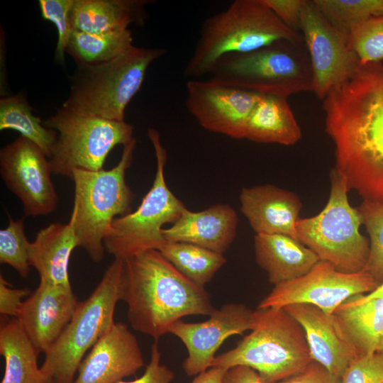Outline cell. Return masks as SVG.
Listing matches in <instances>:
<instances>
[{"label":"cell","instance_id":"cell-17","mask_svg":"<svg viewBox=\"0 0 383 383\" xmlns=\"http://www.w3.org/2000/svg\"><path fill=\"white\" fill-rule=\"evenodd\" d=\"M79 303L71 285L42 282L24 300L16 318L39 354H45L57 340Z\"/></svg>","mask_w":383,"mask_h":383},{"label":"cell","instance_id":"cell-28","mask_svg":"<svg viewBox=\"0 0 383 383\" xmlns=\"http://www.w3.org/2000/svg\"><path fill=\"white\" fill-rule=\"evenodd\" d=\"M0 130H13L36 145L50 159L57 140V133L33 114L25 94L4 95L0 99Z\"/></svg>","mask_w":383,"mask_h":383},{"label":"cell","instance_id":"cell-34","mask_svg":"<svg viewBox=\"0 0 383 383\" xmlns=\"http://www.w3.org/2000/svg\"><path fill=\"white\" fill-rule=\"evenodd\" d=\"M349 45L362 63L383 59V15L371 17L357 25L349 37Z\"/></svg>","mask_w":383,"mask_h":383},{"label":"cell","instance_id":"cell-44","mask_svg":"<svg viewBox=\"0 0 383 383\" xmlns=\"http://www.w3.org/2000/svg\"><path fill=\"white\" fill-rule=\"evenodd\" d=\"M376 352H377V353H380L381 355H383V331H382V333L381 335V338H380L379 345H378V347H377V349Z\"/></svg>","mask_w":383,"mask_h":383},{"label":"cell","instance_id":"cell-11","mask_svg":"<svg viewBox=\"0 0 383 383\" xmlns=\"http://www.w3.org/2000/svg\"><path fill=\"white\" fill-rule=\"evenodd\" d=\"M43 124L57 133V140L49 159L52 171L72 179L77 169H104L109 152L134 138L133 127L125 121L109 120L74 111L61 106Z\"/></svg>","mask_w":383,"mask_h":383},{"label":"cell","instance_id":"cell-19","mask_svg":"<svg viewBox=\"0 0 383 383\" xmlns=\"http://www.w3.org/2000/svg\"><path fill=\"white\" fill-rule=\"evenodd\" d=\"M283 308L303 328L312 359L340 378L359 357L333 315L309 304H295Z\"/></svg>","mask_w":383,"mask_h":383},{"label":"cell","instance_id":"cell-7","mask_svg":"<svg viewBox=\"0 0 383 383\" xmlns=\"http://www.w3.org/2000/svg\"><path fill=\"white\" fill-rule=\"evenodd\" d=\"M210 74L216 81L262 95L287 99L312 91L313 72L304 37L224 56Z\"/></svg>","mask_w":383,"mask_h":383},{"label":"cell","instance_id":"cell-9","mask_svg":"<svg viewBox=\"0 0 383 383\" xmlns=\"http://www.w3.org/2000/svg\"><path fill=\"white\" fill-rule=\"evenodd\" d=\"M331 181L326 206L318 214L297 221L296 238L320 260L331 263L338 270L362 272L369 257L370 244L360 233V214L349 203L345 178L335 167Z\"/></svg>","mask_w":383,"mask_h":383},{"label":"cell","instance_id":"cell-40","mask_svg":"<svg viewBox=\"0 0 383 383\" xmlns=\"http://www.w3.org/2000/svg\"><path fill=\"white\" fill-rule=\"evenodd\" d=\"M340 378L312 360L296 374L276 383H340Z\"/></svg>","mask_w":383,"mask_h":383},{"label":"cell","instance_id":"cell-21","mask_svg":"<svg viewBox=\"0 0 383 383\" xmlns=\"http://www.w3.org/2000/svg\"><path fill=\"white\" fill-rule=\"evenodd\" d=\"M238 223L231 206L217 204L196 212L186 209L162 234L166 242L192 243L223 254L236 236Z\"/></svg>","mask_w":383,"mask_h":383},{"label":"cell","instance_id":"cell-22","mask_svg":"<svg viewBox=\"0 0 383 383\" xmlns=\"http://www.w3.org/2000/svg\"><path fill=\"white\" fill-rule=\"evenodd\" d=\"M254 249L257 263L274 286L306 274L320 261L311 249L286 235L256 234Z\"/></svg>","mask_w":383,"mask_h":383},{"label":"cell","instance_id":"cell-25","mask_svg":"<svg viewBox=\"0 0 383 383\" xmlns=\"http://www.w3.org/2000/svg\"><path fill=\"white\" fill-rule=\"evenodd\" d=\"M301 138V128L287 99L260 94L248 121L245 138L257 143L292 145Z\"/></svg>","mask_w":383,"mask_h":383},{"label":"cell","instance_id":"cell-10","mask_svg":"<svg viewBox=\"0 0 383 383\" xmlns=\"http://www.w3.org/2000/svg\"><path fill=\"white\" fill-rule=\"evenodd\" d=\"M148 137L157 160L152 187L135 211L113 221L104 239L105 250L123 260L146 250H159L166 243L162 226L174 223L187 209L166 184L164 170L167 152L159 132L150 128Z\"/></svg>","mask_w":383,"mask_h":383},{"label":"cell","instance_id":"cell-1","mask_svg":"<svg viewBox=\"0 0 383 383\" xmlns=\"http://www.w3.org/2000/svg\"><path fill=\"white\" fill-rule=\"evenodd\" d=\"M335 168L349 190L383 204V64L362 63L322 100Z\"/></svg>","mask_w":383,"mask_h":383},{"label":"cell","instance_id":"cell-6","mask_svg":"<svg viewBox=\"0 0 383 383\" xmlns=\"http://www.w3.org/2000/svg\"><path fill=\"white\" fill-rule=\"evenodd\" d=\"M160 48L132 46L116 58L95 65L77 66L62 107L123 121L126 109L142 87L152 62L165 55Z\"/></svg>","mask_w":383,"mask_h":383},{"label":"cell","instance_id":"cell-41","mask_svg":"<svg viewBox=\"0 0 383 383\" xmlns=\"http://www.w3.org/2000/svg\"><path fill=\"white\" fill-rule=\"evenodd\" d=\"M223 383H265L258 373L253 369L237 365L227 370Z\"/></svg>","mask_w":383,"mask_h":383},{"label":"cell","instance_id":"cell-23","mask_svg":"<svg viewBox=\"0 0 383 383\" xmlns=\"http://www.w3.org/2000/svg\"><path fill=\"white\" fill-rule=\"evenodd\" d=\"M79 247L72 223H52L40 229L30 243V266L35 269L40 282L71 285L68 267L73 250Z\"/></svg>","mask_w":383,"mask_h":383},{"label":"cell","instance_id":"cell-12","mask_svg":"<svg viewBox=\"0 0 383 383\" xmlns=\"http://www.w3.org/2000/svg\"><path fill=\"white\" fill-rule=\"evenodd\" d=\"M378 286L365 271L344 272L331 263L320 260L306 274L274 286L257 308H283L295 304H309L327 314H333L349 298L371 292Z\"/></svg>","mask_w":383,"mask_h":383},{"label":"cell","instance_id":"cell-24","mask_svg":"<svg viewBox=\"0 0 383 383\" xmlns=\"http://www.w3.org/2000/svg\"><path fill=\"white\" fill-rule=\"evenodd\" d=\"M147 0H74L70 12L72 30L100 33L143 26Z\"/></svg>","mask_w":383,"mask_h":383},{"label":"cell","instance_id":"cell-15","mask_svg":"<svg viewBox=\"0 0 383 383\" xmlns=\"http://www.w3.org/2000/svg\"><path fill=\"white\" fill-rule=\"evenodd\" d=\"M186 91V108L201 126L232 138H245L260 94L211 78L188 80Z\"/></svg>","mask_w":383,"mask_h":383},{"label":"cell","instance_id":"cell-39","mask_svg":"<svg viewBox=\"0 0 383 383\" xmlns=\"http://www.w3.org/2000/svg\"><path fill=\"white\" fill-rule=\"evenodd\" d=\"M277 16L289 28L299 33L305 0H264Z\"/></svg>","mask_w":383,"mask_h":383},{"label":"cell","instance_id":"cell-3","mask_svg":"<svg viewBox=\"0 0 383 383\" xmlns=\"http://www.w3.org/2000/svg\"><path fill=\"white\" fill-rule=\"evenodd\" d=\"M301 38L302 34L287 26L264 0H235L204 20L184 75L193 79L211 74L224 56Z\"/></svg>","mask_w":383,"mask_h":383},{"label":"cell","instance_id":"cell-35","mask_svg":"<svg viewBox=\"0 0 383 383\" xmlns=\"http://www.w3.org/2000/svg\"><path fill=\"white\" fill-rule=\"evenodd\" d=\"M74 0H39L38 6L44 20L54 23L57 30L55 57L58 63H65L66 47L72 30L70 12Z\"/></svg>","mask_w":383,"mask_h":383},{"label":"cell","instance_id":"cell-2","mask_svg":"<svg viewBox=\"0 0 383 383\" xmlns=\"http://www.w3.org/2000/svg\"><path fill=\"white\" fill-rule=\"evenodd\" d=\"M121 300L133 329L155 340L182 318L215 310L204 287L184 276L157 250L124 260Z\"/></svg>","mask_w":383,"mask_h":383},{"label":"cell","instance_id":"cell-13","mask_svg":"<svg viewBox=\"0 0 383 383\" xmlns=\"http://www.w3.org/2000/svg\"><path fill=\"white\" fill-rule=\"evenodd\" d=\"M313 72L312 91L321 100L350 78L362 62L348 38L323 16L313 0H305L301 21Z\"/></svg>","mask_w":383,"mask_h":383},{"label":"cell","instance_id":"cell-32","mask_svg":"<svg viewBox=\"0 0 383 383\" xmlns=\"http://www.w3.org/2000/svg\"><path fill=\"white\" fill-rule=\"evenodd\" d=\"M357 209L370 237L369 257L363 271L380 284L383 282V204L363 200Z\"/></svg>","mask_w":383,"mask_h":383},{"label":"cell","instance_id":"cell-38","mask_svg":"<svg viewBox=\"0 0 383 383\" xmlns=\"http://www.w3.org/2000/svg\"><path fill=\"white\" fill-rule=\"evenodd\" d=\"M28 288H13L0 275V313L4 316L16 318L24 298L30 295Z\"/></svg>","mask_w":383,"mask_h":383},{"label":"cell","instance_id":"cell-18","mask_svg":"<svg viewBox=\"0 0 383 383\" xmlns=\"http://www.w3.org/2000/svg\"><path fill=\"white\" fill-rule=\"evenodd\" d=\"M143 366L136 337L126 324L115 322L83 358L72 383H115Z\"/></svg>","mask_w":383,"mask_h":383},{"label":"cell","instance_id":"cell-33","mask_svg":"<svg viewBox=\"0 0 383 383\" xmlns=\"http://www.w3.org/2000/svg\"><path fill=\"white\" fill-rule=\"evenodd\" d=\"M7 226L0 230V262L13 268L26 278L30 271L28 254L30 242L26 233L24 218L14 220L8 214Z\"/></svg>","mask_w":383,"mask_h":383},{"label":"cell","instance_id":"cell-20","mask_svg":"<svg viewBox=\"0 0 383 383\" xmlns=\"http://www.w3.org/2000/svg\"><path fill=\"white\" fill-rule=\"evenodd\" d=\"M240 211L256 234H282L296 238V223L302 204L294 192L272 184L244 187Z\"/></svg>","mask_w":383,"mask_h":383},{"label":"cell","instance_id":"cell-37","mask_svg":"<svg viewBox=\"0 0 383 383\" xmlns=\"http://www.w3.org/2000/svg\"><path fill=\"white\" fill-rule=\"evenodd\" d=\"M160 358L161 353L155 340L151 347L150 362L142 376L133 381L120 380L115 383H170L174 374L166 365L160 364Z\"/></svg>","mask_w":383,"mask_h":383},{"label":"cell","instance_id":"cell-8","mask_svg":"<svg viewBox=\"0 0 383 383\" xmlns=\"http://www.w3.org/2000/svg\"><path fill=\"white\" fill-rule=\"evenodd\" d=\"M123 279L124 260L115 258L93 292L79 301L70 323L45 353L40 369L52 383H72L87 351L113 325Z\"/></svg>","mask_w":383,"mask_h":383},{"label":"cell","instance_id":"cell-36","mask_svg":"<svg viewBox=\"0 0 383 383\" xmlns=\"http://www.w3.org/2000/svg\"><path fill=\"white\" fill-rule=\"evenodd\" d=\"M340 383H383V355L375 352L357 357L340 377Z\"/></svg>","mask_w":383,"mask_h":383},{"label":"cell","instance_id":"cell-27","mask_svg":"<svg viewBox=\"0 0 383 383\" xmlns=\"http://www.w3.org/2000/svg\"><path fill=\"white\" fill-rule=\"evenodd\" d=\"M332 315L358 357L377 351L383 331V300L360 304L344 301Z\"/></svg>","mask_w":383,"mask_h":383},{"label":"cell","instance_id":"cell-31","mask_svg":"<svg viewBox=\"0 0 383 383\" xmlns=\"http://www.w3.org/2000/svg\"><path fill=\"white\" fill-rule=\"evenodd\" d=\"M326 19L349 37L361 22L383 15V0H313Z\"/></svg>","mask_w":383,"mask_h":383},{"label":"cell","instance_id":"cell-29","mask_svg":"<svg viewBox=\"0 0 383 383\" xmlns=\"http://www.w3.org/2000/svg\"><path fill=\"white\" fill-rule=\"evenodd\" d=\"M131 30H114L91 33L72 30L65 52L77 64L95 65L109 62L120 56L134 45Z\"/></svg>","mask_w":383,"mask_h":383},{"label":"cell","instance_id":"cell-30","mask_svg":"<svg viewBox=\"0 0 383 383\" xmlns=\"http://www.w3.org/2000/svg\"><path fill=\"white\" fill-rule=\"evenodd\" d=\"M179 272L204 287L226 263L223 254L183 242H166L159 250Z\"/></svg>","mask_w":383,"mask_h":383},{"label":"cell","instance_id":"cell-26","mask_svg":"<svg viewBox=\"0 0 383 383\" xmlns=\"http://www.w3.org/2000/svg\"><path fill=\"white\" fill-rule=\"evenodd\" d=\"M0 354L5 360L1 383H52L38 365L39 353L16 318L1 321Z\"/></svg>","mask_w":383,"mask_h":383},{"label":"cell","instance_id":"cell-14","mask_svg":"<svg viewBox=\"0 0 383 383\" xmlns=\"http://www.w3.org/2000/svg\"><path fill=\"white\" fill-rule=\"evenodd\" d=\"M49 159L33 143L20 135L0 150V174L22 202L25 216L55 211L58 196L51 180Z\"/></svg>","mask_w":383,"mask_h":383},{"label":"cell","instance_id":"cell-16","mask_svg":"<svg viewBox=\"0 0 383 383\" xmlns=\"http://www.w3.org/2000/svg\"><path fill=\"white\" fill-rule=\"evenodd\" d=\"M209 316L208 320L199 323L179 320L169 329V333L179 338L187 350L188 356L182 367L188 376L197 375L211 367L215 353L224 340L251 331L256 321L255 311L235 303L215 309Z\"/></svg>","mask_w":383,"mask_h":383},{"label":"cell","instance_id":"cell-43","mask_svg":"<svg viewBox=\"0 0 383 383\" xmlns=\"http://www.w3.org/2000/svg\"><path fill=\"white\" fill-rule=\"evenodd\" d=\"M374 299L383 300V282L367 294H357L349 298L345 301L350 304H360Z\"/></svg>","mask_w":383,"mask_h":383},{"label":"cell","instance_id":"cell-42","mask_svg":"<svg viewBox=\"0 0 383 383\" xmlns=\"http://www.w3.org/2000/svg\"><path fill=\"white\" fill-rule=\"evenodd\" d=\"M227 370L211 367L196 376L191 383H223Z\"/></svg>","mask_w":383,"mask_h":383},{"label":"cell","instance_id":"cell-5","mask_svg":"<svg viewBox=\"0 0 383 383\" xmlns=\"http://www.w3.org/2000/svg\"><path fill=\"white\" fill-rule=\"evenodd\" d=\"M135 145L133 138L123 145L119 162L111 169L73 171L74 198L70 221L79 247L94 262L104 258V239L113 221L131 213L135 194L125 177L133 162Z\"/></svg>","mask_w":383,"mask_h":383},{"label":"cell","instance_id":"cell-4","mask_svg":"<svg viewBox=\"0 0 383 383\" xmlns=\"http://www.w3.org/2000/svg\"><path fill=\"white\" fill-rule=\"evenodd\" d=\"M255 325L235 348L216 356L211 367L244 365L265 383H276L313 360L304 331L284 308H257Z\"/></svg>","mask_w":383,"mask_h":383}]
</instances>
